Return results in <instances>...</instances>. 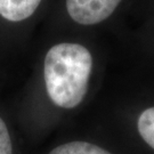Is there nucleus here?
<instances>
[{
	"instance_id": "4",
	"label": "nucleus",
	"mask_w": 154,
	"mask_h": 154,
	"mask_svg": "<svg viewBox=\"0 0 154 154\" xmlns=\"http://www.w3.org/2000/svg\"><path fill=\"white\" fill-rule=\"evenodd\" d=\"M49 154H111L97 145L87 142H72L57 146Z\"/></svg>"
},
{
	"instance_id": "1",
	"label": "nucleus",
	"mask_w": 154,
	"mask_h": 154,
	"mask_svg": "<svg viewBox=\"0 0 154 154\" xmlns=\"http://www.w3.org/2000/svg\"><path fill=\"white\" fill-rule=\"evenodd\" d=\"M93 57L86 47L63 42L53 46L45 58L44 77L49 98L63 109H73L87 94Z\"/></svg>"
},
{
	"instance_id": "6",
	"label": "nucleus",
	"mask_w": 154,
	"mask_h": 154,
	"mask_svg": "<svg viewBox=\"0 0 154 154\" xmlns=\"http://www.w3.org/2000/svg\"><path fill=\"white\" fill-rule=\"evenodd\" d=\"M0 154H13L9 131L1 118H0Z\"/></svg>"
},
{
	"instance_id": "5",
	"label": "nucleus",
	"mask_w": 154,
	"mask_h": 154,
	"mask_svg": "<svg viewBox=\"0 0 154 154\" xmlns=\"http://www.w3.org/2000/svg\"><path fill=\"white\" fill-rule=\"evenodd\" d=\"M138 131L144 140L154 149V107L144 111L138 119Z\"/></svg>"
},
{
	"instance_id": "2",
	"label": "nucleus",
	"mask_w": 154,
	"mask_h": 154,
	"mask_svg": "<svg viewBox=\"0 0 154 154\" xmlns=\"http://www.w3.org/2000/svg\"><path fill=\"white\" fill-rule=\"evenodd\" d=\"M121 0H66V9L74 22L93 25L112 15Z\"/></svg>"
},
{
	"instance_id": "3",
	"label": "nucleus",
	"mask_w": 154,
	"mask_h": 154,
	"mask_svg": "<svg viewBox=\"0 0 154 154\" xmlns=\"http://www.w3.org/2000/svg\"><path fill=\"white\" fill-rule=\"evenodd\" d=\"M41 0H0V16L9 23H20L31 17Z\"/></svg>"
}]
</instances>
